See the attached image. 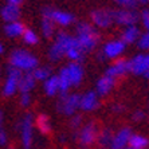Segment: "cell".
I'll return each mask as SVG.
<instances>
[{"label": "cell", "instance_id": "23", "mask_svg": "<svg viewBox=\"0 0 149 149\" xmlns=\"http://www.w3.org/2000/svg\"><path fill=\"white\" fill-rule=\"evenodd\" d=\"M26 26L22 23L20 20L17 22H12V23H6L4 26V34L7 35L8 38H22L23 32L26 31Z\"/></svg>", "mask_w": 149, "mask_h": 149}, {"label": "cell", "instance_id": "21", "mask_svg": "<svg viewBox=\"0 0 149 149\" xmlns=\"http://www.w3.org/2000/svg\"><path fill=\"white\" fill-rule=\"evenodd\" d=\"M35 129H38V132L43 136H49L52 132V124L51 118L45 113H40L35 117Z\"/></svg>", "mask_w": 149, "mask_h": 149}, {"label": "cell", "instance_id": "1", "mask_svg": "<svg viewBox=\"0 0 149 149\" xmlns=\"http://www.w3.org/2000/svg\"><path fill=\"white\" fill-rule=\"evenodd\" d=\"M73 35L85 54L95 51L101 46V34L90 22L82 20L75 23Z\"/></svg>", "mask_w": 149, "mask_h": 149}, {"label": "cell", "instance_id": "19", "mask_svg": "<svg viewBox=\"0 0 149 149\" xmlns=\"http://www.w3.org/2000/svg\"><path fill=\"white\" fill-rule=\"evenodd\" d=\"M20 7L16 6H11V4H6L1 10H0V17L3 19L6 23H12V22H17L20 19Z\"/></svg>", "mask_w": 149, "mask_h": 149}, {"label": "cell", "instance_id": "30", "mask_svg": "<svg viewBox=\"0 0 149 149\" xmlns=\"http://www.w3.org/2000/svg\"><path fill=\"white\" fill-rule=\"evenodd\" d=\"M85 124V120H83L82 114H79V113H77V114L71 116L69 120V128L71 129V132L75 134L78 130L81 129V126Z\"/></svg>", "mask_w": 149, "mask_h": 149}, {"label": "cell", "instance_id": "18", "mask_svg": "<svg viewBox=\"0 0 149 149\" xmlns=\"http://www.w3.org/2000/svg\"><path fill=\"white\" fill-rule=\"evenodd\" d=\"M141 27L139 24L136 26H129V27H125L122 28L121 35L120 38L126 43V46H130V45H136L137 40H139L140 35H141Z\"/></svg>", "mask_w": 149, "mask_h": 149}, {"label": "cell", "instance_id": "6", "mask_svg": "<svg viewBox=\"0 0 149 149\" xmlns=\"http://www.w3.org/2000/svg\"><path fill=\"white\" fill-rule=\"evenodd\" d=\"M100 132V126L95 121H85V124L81 126V129L74 134L77 140V144L82 149H89L97 144V137Z\"/></svg>", "mask_w": 149, "mask_h": 149}, {"label": "cell", "instance_id": "26", "mask_svg": "<svg viewBox=\"0 0 149 149\" xmlns=\"http://www.w3.org/2000/svg\"><path fill=\"white\" fill-rule=\"evenodd\" d=\"M40 31H42V35H43L45 38L51 39V38H54L56 34V26L52 23V20H50L49 17L42 16Z\"/></svg>", "mask_w": 149, "mask_h": 149}, {"label": "cell", "instance_id": "42", "mask_svg": "<svg viewBox=\"0 0 149 149\" xmlns=\"http://www.w3.org/2000/svg\"><path fill=\"white\" fill-rule=\"evenodd\" d=\"M125 149H134V148H132V146H128V148H125Z\"/></svg>", "mask_w": 149, "mask_h": 149}, {"label": "cell", "instance_id": "7", "mask_svg": "<svg viewBox=\"0 0 149 149\" xmlns=\"http://www.w3.org/2000/svg\"><path fill=\"white\" fill-rule=\"evenodd\" d=\"M79 95L81 93L77 91L59 94L56 100V110L59 114L70 118L71 116L79 113Z\"/></svg>", "mask_w": 149, "mask_h": 149}, {"label": "cell", "instance_id": "25", "mask_svg": "<svg viewBox=\"0 0 149 149\" xmlns=\"http://www.w3.org/2000/svg\"><path fill=\"white\" fill-rule=\"evenodd\" d=\"M129 146L134 149H148L149 148V137L144 133H133L129 141Z\"/></svg>", "mask_w": 149, "mask_h": 149}, {"label": "cell", "instance_id": "36", "mask_svg": "<svg viewBox=\"0 0 149 149\" xmlns=\"http://www.w3.org/2000/svg\"><path fill=\"white\" fill-rule=\"evenodd\" d=\"M32 102V97L31 94H20V98H19V104H20L22 108H28Z\"/></svg>", "mask_w": 149, "mask_h": 149}, {"label": "cell", "instance_id": "38", "mask_svg": "<svg viewBox=\"0 0 149 149\" xmlns=\"http://www.w3.org/2000/svg\"><path fill=\"white\" fill-rule=\"evenodd\" d=\"M23 3H24V0H7V4H11V6H16V7H20Z\"/></svg>", "mask_w": 149, "mask_h": 149}, {"label": "cell", "instance_id": "15", "mask_svg": "<svg viewBox=\"0 0 149 149\" xmlns=\"http://www.w3.org/2000/svg\"><path fill=\"white\" fill-rule=\"evenodd\" d=\"M101 108V97L94 90H87L79 95V111L94 113Z\"/></svg>", "mask_w": 149, "mask_h": 149}, {"label": "cell", "instance_id": "2", "mask_svg": "<svg viewBox=\"0 0 149 149\" xmlns=\"http://www.w3.org/2000/svg\"><path fill=\"white\" fill-rule=\"evenodd\" d=\"M56 77L61 86V94L69 93L71 91V89L79 87L82 85L85 79V67L82 63L69 62L61 67Z\"/></svg>", "mask_w": 149, "mask_h": 149}, {"label": "cell", "instance_id": "39", "mask_svg": "<svg viewBox=\"0 0 149 149\" xmlns=\"http://www.w3.org/2000/svg\"><path fill=\"white\" fill-rule=\"evenodd\" d=\"M4 52V46H3V43H0V55Z\"/></svg>", "mask_w": 149, "mask_h": 149}, {"label": "cell", "instance_id": "17", "mask_svg": "<svg viewBox=\"0 0 149 149\" xmlns=\"http://www.w3.org/2000/svg\"><path fill=\"white\" fill-rule=\"evenodd\" d=\"M116 85H117V81L110 78L106 74H102L101 77H98L95 83H94V89L93 90L100 95L101 98H105L110 95L111 91L116 89Z\"/></svg>", "mask_w": 149, "mask_h": 149}, {"label": "cell", "instance_id": "34", "mask_svg": "<svg viewBox=\"0 0 149 149\" xmlns=\"http://www.w3.org/2000/svg\"><path fill=\"white\" fill-rule=\"evenodd\" d=\"M117 8H126V10H137V4L134 0H113Z\"/></svg>", "mask_w": 149, "mask_h": 149}, {"label": "cell", "instance_id": "40", "mask_svg": "<svg viewBox=\"0 0 149 149\" xmlns=\"http://www.w3.org/2000/svg\"><path fill=\"white\" fill-rule=\"evenodd\" d=\"M146 121L149 124V105H148V109H146Z\"/></svg>", "mask_w": 149, "mask_h": 149}, {"label": "cell", "instance_id": "10", "mask_svg": "<svg viewBox=\"0 0 149 149\" xmlns=\"http://www.w3.org/2000/svg\"><path fill=\"white\" fill-rule=\"evenodd\" d=\"M42 16L49 17L56 27L61 28H67L70 26L75 24V16L69 11L59 10V8L43 7L42 8Z\"/></svg>", "mask_w": 149, "mask_h": 149}, {"label": "cell", "instance_id": "28", "mask_svg": "<svg viewBox=\"0 0 149 149\" xmlns=\"http://www.w3.org/2000/svg\"><path fill=\"white\" fill-rule=\"evenodd\" d=\"M22 39L27 46H36L39 43V35L32 28H26V31L22 35Z\"/></svg>", "mask_w": 149, "mask_h": 149}, {"label": "cell", "instance_id": "13", "mask_svg": "<svg viewBox=\"0 0 149 149\" xmlns=\"http://www.w3.org/2000/svg\"><path fill=\"white\" fill-rule=\"evenodd\" d=\"M133 134V130L128 125H122L118 129H116L111 136V141L109 149H125L129 146V141Z\"/></svg>", "mask_w": 149, "mask_h": 149}, {"label": "cell", "instance_id": "12", "mask_svg": "<svg viewBox=\"0 0 149 149\" xmlns=\"http://www.w3.org/2000/svg\"><path fill=\"white\" fill-rule=\"evenodd\" d=\"M139 23V10H126V8H116L114 10V26L125 28L129 26H136Z\"/></svg>", "mask_w": 149, "mask_h": 149}, {"label": "cell", "instance_id": "41", "mask_svg": "<svg viewBox=\"0 0 149 149\" xmlns=\"http://www.w3.org/2000/svg\"><path fill=\"white\" fill-rule=\"evenodd\" d=\"M144 79L149 81V70H148V73H146V74H145V77H144Z\"/></svg>", "mask_w": 149, "mask_h": 149}, {"label": "cell", "instance_id": "43", "mask_svg": "<svg viewBox=\"0 0 149 149\" xmlns=\"http://www.w3.org/2000/svg\"><path fill=\"white\" fill-rule=\"evenodd\" d=\"M0 73H1V67H0Z\"/></svg>", "mask_w": 149, "mask_h": 149}, {"label": "cell", "instance_id": "16", "mask_svg": "<svg viewBox=\"0 0 149 149\" xmlns=\"http://www.w3.org/2000/svg\"><path fill=\"white\" fill-rule=\"evenodd\" d=\"M106 75H109L110 78L116 81H120L122 78H125L126 75H129V62L128 59L125 58H121V59H117V61H113L110 62L106 66L105 69V73Z\"/></svg>", "mask_w": 149, "mask_h": 149}, {"label": "cell", "instance_id": "5", "mask_svg": "<svg viewBox=\"0 0 149 149\" xmlns=\"http://www.w3.org/2000/svg\"><path fill=\"white\" fill-rule=\"evenodd\" d=\"M10 67L19 70L22 73H32L39 66V59L26 49H16L10 54Z\"/></svg>", "mask_w": 149, "mask_h": 149}, {"label": "cell", "instance_id": "14", "mask_svg": "<svg viewBox=\"0 0 149 149\" xmlns=\"http://www.w3.org/2000/svg\"><path fill=\"white\" fill-rule=\"evenodd\" d=\"M22 71L14 69V67H8L7 77L4 79V85L1 87V93L4 97H12L15 93L19 91V82L22 78Z\"/></svg>", "mask_w": 149, "mask_h": 149}, {"label": "cell", "instance_id": "35", "mask_svg": "<svg viewBox=\"0 0 149 149\" xmlns=\"http://www.w3.org/2000/svg\"><path fill=\"white\" fill-rule=\"evenodd\" d=\"M109 109H110L111 114H114V116H122L126 111V106L122 102H113Z\"/></svg>", "mask_w": 149, "mask_h": 149}, {"label": "cell", "instance_id": "24", "mask_svg": "<svg viewBox=\"0 0 149 149\" xmlns=\"http://www.w3.org/2000/svg\"><path fill=\"white\" fill-rule=\"evenodd\" d=\"M113 129L109 128V126H105V128H100V132H98V137H97V144L95 145L100 149H109L111 141V136H113Z\"/></svg>", "mask_w": 149, "mask_h": 149}, {"label": "cell", "instance_id": "33", "mask_svg": "<svg viewBox=\"0 0 149 149\" xmlns=\"http://www.w3.org/2000/svg\"><path fill=\"white\" fill-rule=\"evenodd\" d=\"M8 141V134L4 128V113L0 110V146H4Z\"/></svg>", "mask_w": 149, "mask_h": 149}, {"label": "cell", "instance_id": "3", "mask_svg": "<svg viewBox=\"0 0 149 149\" xmlns=\"http://www.w3.org/2000/svg\"><path fill=\"white\" fill-rule=\"evenodd\" d=\"M75 43L77 40L73 34H70L67 31H58L55 34V36L52 38V42L49 47V51H47L49 61L52 63L61 62L62 59L66 58L67 51Z\"/></svg>", "mask_w": 149, "mask_h": 149}, {"label": "cell", "instance_id": "8", "mask_svg": "<svg viewBox=\"0 0 149 149\" xmlns=\"http://www.w3.org/2000/svg\"><path fill=\"white\" fill-rule=\"evenodd\" d=\"M17 129L23 149H32L35 136V117L31 113H26L17 124Z\"/></svg>", "mask_w": 149, "mask_h": 149}, {"label": "cell", "instance_id": "27", "mask_svg": "<svg viewBox=\"0 0 149 149\" xmlns=\"http://www.w3.org/2000/svg\"><path fill=\"white\" fill-rule=\"evenodd\" d=\"M52 74H54L52 69L50 66H47V65H43V66L39 65V66L32 71V75H34V78L36 79V82H45Z\"/></svg>", "mask_w": 149, "mask_h": 149}, {"label": "cell", "instance_id": "31", "mask_svg": "<svg viewBox=\"0 0 149 149\" xmlns=\"http://www.w3.org/2000/svg\"><path fill=\"white\" fill-rule=\"evenodd\" d=\"M140 14V24L144 27V30H149V6L144 7L139 11Z\"/></svg>", "mask_w": 149, "mask_h": 149}, {"label": "cell", "instance_id": "22", "mask_svg": "<svg viewBox=\"0 0 149 149\" xmlns=\"http://www.w3.org/2000/svg\"><path fill=\"white\" fill-rule=\"evenodd\" d=\"M36 79L34 78L32 73H23L19 82V93L20 94H31V91L36 86Z\"/></svg>", "mask_w": 149, "mask_h": 149}, {"label": "cell", "instance_id": "32", "mask_svg": "<svg viewBox=\"0 0 149 149\" xmlns=\"http://www.w3.org/2000/svg\"><path fill=\"white\" fill-rule=\"evenodd\" d=\"M130 120H132L134 124H141V122L146 121V110H142V109H136L132 111L130 114Z\"/></svg>", "mask_w": 149, "mask_h": 149}, {"label": "cell", "instance_id": "9", "mask_svg": "<svg viewBox=\"0 0 149 149\" xmlns=\"http://www.w3.org/2000/svg\"><path fill=\"white\" fill-rule=\"evenodd\" d=\"M90 23L97 28L98 31L109 30L114 26V10L108 7H100L91 10L90 15Z\"/></svg>", "mask_w": 149, "mask_h": 149}, {"label": "cell", "instance_id": "4", "mask_svg": "<svg viewBox=\"0 0 149 149\" xmlns=\"http://www.w3.org/2000/svg\"><path fill=\"white\" fill-rule=\"evenodd\" d=\"M126 50H128V46L120 36L118 38H110L106 39L100 46L97 58L102 62H113V61L124 58Z\"/></svg>", "mask_w": 149, "mask_h": 149}, {"label": "cell", "instance_id": "44", "mask_svg": "<svg viewBox=\"0 0 149 149\" xmlns=\"http://www.w3.org/2000/svg\"><path fill=\"white\" fill-rule=\"evenodd\" d=\"M10 149H14V148H10Z\"/></svg>", "mask_w": 149, "mask_h": 149}, {"label": "cell", "instance_id": "20", "mask_svg": "<svg viewBox=\"0 0 149 149\" xmlns=\"http://www.w3.org/2000/svg\"><path fill=\"white\" fill-rule=\"evenodd\" d=\"M43 83V91L47 97H58L61 94V86H59V81L56 74H52L50 78L45 81Z\"/></svg>", "mask_w": 149, "mask_h": 149}, {"label": "cell", "instance_id": "37", "mask_svg": "<svg viewBox=\"0 0 149 149\" xmlns=\"http://www.w3.org/2000/svg\"><path fill=\"white\" fill-rule=\"evenodd\" d=\"M134 1L137 4V7H140V8H144L149 6V0H134Z\"/></svg>", "mask_w": 149, "mask_h": 149}, {"label": "cell", "instance_id": "29", "mask_svg": "<svg viewBox=\"0 0 149 149\" xmlns=\"http://www.w3.org/2000/svg\"><path fill=\"white\" fill-rule=\"evenodd\" d=\"M136 46L141 52H149V30H145V31L141 32Z\"/></svg>", "mask_w": 149, "mask_h": 149}, {"label": "cell", "instance_id": "11", "mask_svg": "<svg viewBox=\"0 0 149 149\" xmlns=\"http://www.w3.org/2000/svg\"><path fill=\"white\" fill-rule=\"evenodd\" d=\"M129 62V73L134 77L144 78L149 70V52H137L128 59Z\"/></svg>", "mask_w": 149, "mask_h": 149}]
</instances>
